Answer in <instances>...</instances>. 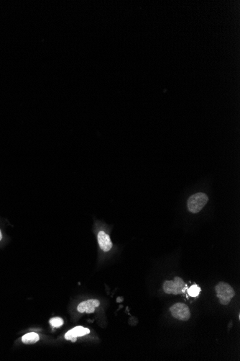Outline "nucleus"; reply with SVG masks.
I'll list each match as a JSON object with an SVG mask.
<instances>
[{
    "mask_svg": "<svg viewBox=\"0 0 240 361\" xmlns=\"http://www.w3.org/2000/svg\"><path fill=\"white\" fill-rule=\"evenodd\" d=\"M215 291L218 299H219L220 304L222 305H228L235 296L234 289L226 283H219L215 287Z\"/></svg>",
    "mask_w": 240,
    "mask_h": 361,
    "instance_id": "f257e3e1",
    "label": "nucleus"
},
{
    "mask_svg": "<svg viewBox=\"0 0 240 361\" xmlns=\"http://www.w3.org/2000/svg\"><path fill=\"white\" fill-rule=\"evenodd\" d=\"M163 291L168 294L178 295L182 294L187 289V285L185 284L182 279L176 277L174 281H166L163 284Z\"/></svg>",
    "mask_w": 240,
    "mask_h": 361,
    "instance_id": "f03ea898",
    "label": "nucleus"
},
{
    "mask_svg": "<svg viewBox=\"0 0 240 361\" xmlns=\"http://www.w3.org/2000/svg\"><path fill=\"white\" fill-rule=\"evenodd\" d=\"M208 201H209V198L203 193H198V194L193 195L188 201V211L193 214L199 212L207 204Z\"/></svg>",
    "mask_w": 240,
    "mask_h": 361,
    "instance_id": "7ed1b4c3",
    "label": "nucleus"
},
{
    "mask_svg": "<svg viewBox=\"0 0 240 361\" xmlns=\"http://www.w3.org/2000/svg\"><path fill=\"white\" fill-rule=\"evenodd\" d=\"M170 311L173 317L178 320L188 321L191 317L189 308L183 303L175 304L173 307L170 308Z\"/></svg>",
    "mask_w": 240,
    "mask_h": 361,
    "instance_id": "20e7f679",
    "label": "nucleus"
},
{
    "mask_svg": "<svg viewBox=\"0 0 240 361\" xmlns=\"http://www.w3.org/2000/svg\"><path fill=\"white\" fill-rule=\"evenodd\" d=\"M100 302L99 300L96 299H90V300L85 301L81 302L78 306V312L81 313L86 312V314H91L94 313L96 308L99 307Z\"/></svg>",
    "mask_w": 240,
    "mask_h": 361,
    "instance_id": "39448f33",
    "label": "nucleus"
},
{
    "mask_svg": "<svg viewBox=\"0 0 240 361\" xmlns=\"http://www.w3.org/2000/svg\"><path fill=\"white\" fill-rule=\"evenodd\" d=\"M97 240L99 243L100 249L104 252H109L113 247L112 242L109 234L103 231H100L97 234Z\"/></svg>",
    "mask_w": 240,
    "mask_h": 361,
    "instance_id": "423d86ee",
    "label": "nucleus"
},
{
    "mask_svg": "<svg viewBox=\"0 0 240 361\" xmlns=\"http://www.w3.org/2000/svg\"><path fill=\"white\" fill-rule=\"evenodd\" d=\"M90 330L89 329L84 328V327L78 326V327H74V328L68 331L65 334V339L67 340H71L73 342L76 341L78 337H82V336L86 335L89 334Z\"/></svg>",
    "mask_w": 240,
    "mask_h": 361,
    "instance_id": "0eeeda50",
    "label": "nucleus"
},
{
    "mask_svg": "<svg viewBox=\"0 0 240 361\" xmlns=\"http://www.w3.org/2000/svg\"><path fill=\"white\" fill-rule=\"evenodd\" d=\"M39 340V335L36 332H30V333L25 334L22 337V341H23V343L27 344V345L36 343Z\"/></svg>",
    "mask_w": 240,
    "mask_h": 361,
    "instance_id": "6e6552de",
    "label": "nucleus"
},
{
    "mask_svg": "<svg viewBox=\"0 0 240 361\" xmlns=\"http://www.w3.org/2000/svg\"><path fill=\"white\" fill-rule=\"evenodd\" d=\"M200 292H201V289L196 285L191 286L188 290V293L190 297H198V296L199 295Z\"/></svg>",
    "mask_w": 240,
    "mask_h": 361,
    "instance_id": "1a4fd4ad",
    "label": "nucleus"
},
{
    "mask_svg": "<svg viewBox=\"0 0 240 361\" xmlns=\"http://www.w3.org/2000/svg\"><path fill=\"white\" fill-rule=\"evenodd\" d=\"M50 324L55 328H58V327H61L63 325V320L61 318L56 317V318H53L50 320Z\"/></svg>",
    "mask_w": 240,
    "mask_h": 361,
    "instance_id": "9d476101",
    "label": "nucleus"
},
{
    "mask_svg": "<svg viewBox=\"0 0 240 361\" xmlns=\"http://www.w3.org/2000/svg\"><path fill=\"white\" fill-rule=\"evenodd\" d=\"M3 239V234H2L1 230H0V241Z\"/></svg>",
    "mask_w": 240,
    "mask_h": 361,
    "instance_id": "9b49d317",
    "label": "nucleus"
}]
</instances>
